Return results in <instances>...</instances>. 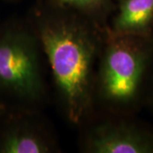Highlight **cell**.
<instances>
[{
  "label": "cell",
  "instance_id": "1",
  "mask_svg": "<svg viewBox=\"0 0 153 153\" xmlns=\"http://www.w3.org/2000/svg\"><path fill=\"white\" fill-rule=\"evenodd\" d=\"M28 20L49 65L61 112L81 127L95 114L94 76L106 27L44 2Z\"/></svg>",
  "mask_w": 153,
  "mask_h": 153
},
{
  "label": "cell",
  "instance_id": "3",
  "mask_svg": "<svg viewBox=\"0 0 153 153\" xmlns=\"http://www.w3.org/2000/svg\"><path fill=\"white\" fill-rule=\"evenodd\" d=\"M42 47L27 19L0 23V101L6 107L35 110L47 98Z\"/></svg>",
  "mask_w": 153,
  "mask_h": 153
},
{
  "label": "cell",
  "instance_id": "7",
  "mask_svg": "<svg viewBox=\"0 0 153 153\" xmlns=\"http://www.w3.org/2000/svg\"><path fill=\"white\" fill-rule=\"evenodd\" d=\"M42 2L78 13L103 27H107L116 9V2L113 0H42Z\"/></svg>",
  "mask_w": 153,
  "mask_h": 153
},
{
  "label": "cell",
  "instance_id": "5",
  "mask_svg": "<svg viewBox=\"0 0 153 153\" xmlns=\"http://www.w3.org/2000/svg\"><path fill=\"white\" fill-rule=\"evenodd\" d=\"M58 140L39 111L6 107L0 115V153H55Z\"/></svg>",
  "mask_w": 153,
  "mask_h": 153
},
{
  "label": "cell",
  "instance_id": "2",
  "mask_svg": "<svg viewBox=\"0 0 153 153\" xmlns=\"http://www.w3.org/2000/svg\"><path fill=\"white\" fill-rule=\"evenodd\" d=\"M153 74V35L110 33L106 27L94 86L95 114L134 116L146 105Z\"/></svg>",
  "mask_w": 153,
  "mask_h": 153
},
{
  "label": "cell",
  "instance_id": "9",
  "mask_svg": "<svg viewBox=\"0 0 153 153\" xmlns=\"http://www.w3.org/2000/svg\"><path fill=\"white\" fill-rule=\"evenodd\" d=\"M4 108H5V105L0 101V115H1V113H2V111L4 110Z\"/></svg>",
  "mask_w": 153,
  "mask_h": 153
},
{
  "label": "cell",
  "instance_id": "6",
  "mask_svg": "<svg viewBox=\"0 0 153 153\" xmlns=\"http://www.w3.org/2000/svg\"><path fill=\"white\" fill-rule=\"evenodd\" d=\"M107 29L119 35H153V0H117Z\"/></svg>",
  "mask_w": 153,
  "mask_h": 153
},
{
  "label": "cell",
  "instance_id": "8",
  "mask_svg": "<svg viewBox=\"0 0 153 153\" xmlns=\"http://www.w3.org/2000/svg\"><path fill=\"white\" fill-rule=\"evenodd\" d=\"M147 108L153 113V74L152 80H151V83H150V87H149V90H148L147 97H146V105Z\"/></svg>",
  "mask_w": 153,
  "mask_h": 153
},
{
  "label": "cell",
  "instance_id": "4",
  "mask_svg": "<svg viewBox=\"0 0 153 153\" xmlns=\"http://www.w3.org/2000/svg\"><path fill=\"white\" fill-rule=\"evenodd\" d=\"M82 127L85 153H153V128L134 116L94 114Z\"/></svg>",
  "mask_w": 153,
  "mask_h": 153
},
{
  "label": "cell",
  "instance_id": "10",
  "mask_svg": "<svg viewBox=\"0 0 153 153\" xmlns=\"http://www.w3.org/2000/svg\"><path fill=\"white\" fill-rule=\"evenodd\" d=\"M6 1H16V0H6Z\"/></svg>",
  "mask_w": 153,
  "mask_h": 153
}]
</instances>
